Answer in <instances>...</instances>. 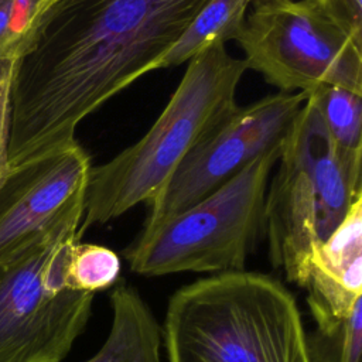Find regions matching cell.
Here are the masks:
<instances>
[{
	"instance_id": "30bf717a",
	"label": "cell",
	"mask_w": 362,
	"mask_h": 362,
	"mask_svg": "<svg viewBox=\"0 0 362 362\" xmlns=\"http://www.w3.org/2000/svg\"><path fill=\"white\" fill-rule=\"evenodd\" d=\"M362 198L307 259L301 287L315 327L342 321L362 301Z\"/></svg>"
},
{
	"instance_id": "52a82bcc",
	"label": "cell",
	"mask_w": 362,
	"mask_h": 362,
	"mask_svg": "<svg viewBox=\"0 0 362 362\" xmlns=\"http://www.w3.org/2000/svg\"><path fill=\"white\" fill-rule=\"evenodd\" d=\"M247 69L279 92L311 93L334 85L362 95V44L314 0H257L235 40Z\"/></svg>"
},
{
	"instance_id": "2e32d148",
	"label": "cell",
	"mask_w": 362,
	"mask_h": 362,
	"mask_svg": "<svg viewBox=\"0 0 362 362\" xmlns=\"http://www.w3.org/2000/svg\"><path fill=\"white\" fill-rule=\"evenodd\" d=\"M57 0H0V59H18Z\"/></svg>"
},
{
	"instance_id": "ac0fdd59",
	"label": "cell",
	"mask_w": 362,
	"mask_h": 362,
	"mask_svg": "<svg viewBox=\"0 0 362 362\" xmlns=\"http://www.w3.org/2000/svg\"><path fill=\"white\" fill-rule=\"evenodd\" d=\"M16 59H0V181L8 168L10 96Z\"/></svg>"
},
{
	"instance_id": "e0dca14e",
	"label": "cell",
	"mask_w": 362,
	"mask_h": 362,
	"mask_svg": "<svg viewBox=\"0 0 362 362\" xmlns=\"http://www.w3.org/2000/svg\"><path fill=\"white\" fill-rule=\"evenodd\" d=\"M321 11L354 41L362 44V0H314Z\"/></svg>"
},
{
	"instance_id": "277c9868",
	"label": "cell",
	"mask_w": 362,
	"mask_h": 362,
	"mask_svg": "<svg viewBox=\"0 0 362 362\" xmlns=\"http://www.w3.org/2000/svg\"><path fill=\"white\" fill-rule=\"evenodd\" d=\"M277 163L264 198L269 260L301 287L311 252L362 198V153L339 148L305 99Z\"/></svg>"
},
{
	"instance_id": "9c48e42d",
	"label": "cell",
	"mask_w": 362,
	"mask_h": 362,
	"mask_svg": "<svg viewBox=\"0 0 362 362\" xmlns=\"http://www.w3.org/2000/svg\"><path fill=\"white\" fill-rule=\"evenodd\" d=\"M90 168L76 140L8 165L0 181V262L83 202Z\"/></svg>"
},
{
	"instance_id": "ba28073f",
	"label": "cell",
	"mask_w": 362,
	"mask_h": 362,
	"mask_svg": "<svg viewBox=\"0 0 362 362\" xmlns=\"http://www.w3.org/2000/svg\"><path fill=\"white\" fill-rule=\"evenodd\" d=\"M305 93L277 92L236 107L180 164L150 202L143 228H151L199 202L256 157L283 146Z\"/></svg>"
},
{
	"instance_id": "7a4b0ae2",
	"label": "cell",
	"mask_w": 362,
	"mask_h": 362,
	"mask_svg": "<svg viewBox=\"0 0 362 362\" xmlns=\"http://www.w3.org/2000/svg\"><path fill=\"white\" fill-rule=\"evenodd\" d=\"M294 294L276 277L233 270L173 293L161 327L167 362H311Z\"/></svg>"
},
{
	"instance_id": "3957f363",
	"label": "cell",
	"mask_w": 362,
	"mask_h": 362,
	"mask_svg": "<svg viewBox=\"0 0 362 362\" xmlns=\"http://www.w3.org/2000/svg\"><path fill=\"white\" fill-rule=\"evenodd\" d=\"M187 64L147 133L105 164L92 165L81 233L153 202L188 154L238 107L236 92L247 69L242 58L214 44Z\"/></svg>"
},
{
	"instance_id": "9a60e30c",
	"label": "cell",
	"mask_w": 362,
	"mask_h": 362,
	"mask_svg": "<svg viewBox=\"0 0 362 362\" xmlns=\"http://www.w3.org/2000/svg\"><path fill=\"white\" fill-rule=\"evenodd\" d=\"M311 362H361L362 301L339 322L305 334Z\"/></svg>"
},
{
	"instance_id": "8fae6325",
	"label": "cell",
	"mask_w": 362,
	"mask_h": 362,
	"mask_svg": "<svg viewBox=\"0 0 362 362\" xmlns=\"http://www.w3.org/2000/svg\"><path fill=\"white\" fill-rule=\"evenodd\" d=\"M110 307L109 334L98 352L83 362H160L161 327L139 290L117 284Z\"/></svg>"
},
{
	"instance_id": "8992f818",
	"label": "cell",
	"mask_w": 362,
	"mask_h": 362,
	"mask_svg": "<svg viewBox=\"0 0 362 362\" xmlns=\"http://www.w3.org/2000/svg\"><path fill=\"white\" fill-rule=\"evenodd\" d=\"M280 151L281 146L256 157L199 202L141 228L123 250L129 269L144 277L243 270L264 236V198Z\"/></svg>"
},
{
	"instance_id": "7c38bea8",
	"label": "cell",
	"mask_w": 362,
	"mask_h": 362,
	"mask_svg": "<svg viewBox=\"0 0 362 362\" xmlns=\"http://www.w3.org/2000/svg\"><path fill=\"white\" fill-rule=\"evenodd\" d=\"M257 0H206L185 33L163 58L161 68H173L188 62L214 44L236 40L246 16Z\"/></svg>"
},
{
	"instance_id": "6da1fadb",
	"label": "cell",
	"mask_w": 362,
	"mask_h": 362,
	"mask_svg": "<svg viewBox=\"0 0 362 362\" xmlns=\"http://www.w3.org/2000/svg\"><path fill=\"white\" fill-rule=\"evenodd\" d=\"M206 0H57L17 59L8 165L75 141L78 124L160 69Z\"/></svg>"
},
{
	"instance_id": "5b68a950",
	"label": "cell",
	"mask_w": 362,
	"mask_h": 362,
	"mask_svg": "<svg viewBox=\"0 0 362 362\" xmlns=\"http://www.w3.org/2000/svg\"><path fill=\"white\" fill-rule=\"evenodd\" d=\"M83 202L0 262V362H61L85 331L95 293L65 284Z\"/></svg>"
},
{
	"instance_id": "5bb4252c",
	"label": "cell",
	"mask_w": 362,
	"mask_h": 362,
	"mask_svg": "<svg viewBox=\"0 0 362 362\" xmlns=\"http://www.w3.org/2000/svg\"><path fill=\"white\" fill-rule=\"evenodd\" d=\"M120 273V257L112 249L75 242L65 262V284L71 290L96 293L113 286Z\"/></svg>"
},
{
	"instance_id": "4fadbf2b",
	"label": "cell",
	"mask_w": 362,
	"mask_h": 362,
	"mask_svg": "<svg viewBox=\"0 0 362 362\" xmlns=\"http://www.w3.org/2000/svg\"><path fill=\"white\" fill-rule=\"evenodd\" d=\"M334 143L348 153H362V95L324 85L307 95Z\"/></svg>"
}]
</instances>
